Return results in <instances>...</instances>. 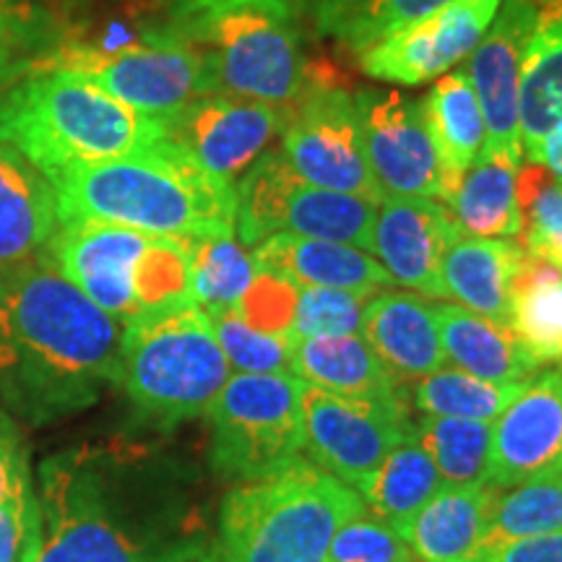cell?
<instances>
[{"instance_id":"7dc6e473","label":"cell","mask_w":562,"mask_h":562,"mask_svg":"<svg viewBox=\"0 0 562 562\" xmlns=\"http://www.w3.org/2000/svg\"><path fill=\"white\" fill-rule=\"evenodd\" d=\"M547 261H552L554 266H560V271H562V235L558 237V243L552 245V250H550V256H547Z\"/></svg>"},{"instance_id":"ab89813d","label":"cell","mask_w":562,"mask_h":562,"mask_svg":"<svg viewBox=\"0 0 562 562\" xmlns=\"http://www.w3.org/2000/svg\"><path fill=\"white\" fill-rule=\"evenodd\" d=\"M372 294L328 290V286H302L297 313H294V339L315 336H351L362 328V313Z\"/></svg>"},{"instance_id":"1f68e13d","label":"cell","mask_w":562,"mask_h":562,"mask_svg":"<svg viewBox=\"0 0 562 562\" xmlns=\"http://www.w3.org/2000/svg\"><path fill=\"white\" fill-rule=\"evenodd\" d=\"M446 3L448 0H307L315 30L357 55Z\"/></svg>"},{"instance_id":"8992f818","label":"cell","mask_w":562,"mask_h":562,"mask_svg":"<svg viewBox=\"0 0 562 562\" xmlns=\"http://www.w3.org/2000/svg\"><path fill=\"white\" fill-rule=\"evenodd\" d=\"M170 21L201 55L211 91L292 108L305 89L290 0H180Z\"/></svg>"},{"instance_id":"ba28073f","label":"cell","mask_w":562,"mask_h":562,"mask_svg":"<svg viewBox=\"0 0 562 562\" xmlns=\"http://www.w3.org/2000/svg\"><path fill=\"white\" fill-rule=\"evenodd\" d=\"M302 381L290 372H240L206 409L211 467L227 480L256 482L286 469L305 451Z\"/></svg>"},{"instance_id":"836d02e7","label":"cell","mask_w":562,"mask_h":562,"mask_svg":"<svg viewBox=\"0 0 562 562\" xmlns=\"http://www.w3.org/2000/svg\"><path fill=\"white\" fill-rule=\"evenodd\" d=\"M526 383H490L459 368H438L412 383L406 402L425 417L492 422L508 409Z\"/></svg>"},{"instance_id":"4316f807","label":"cell","mask_w":562,"mask_h":562,"mask_svg":"<svg viewBox=\"0 0 562 562\" xmlns=\"http://www.w3.org/2000/svg\"><path fill=\"white\" fill-rule=\"evenodd\" d=\"M526 159L554 123L562 121V0H539L521 66L518 91Z\"/></svg>"},{"instance_id":"e0dca14e","label":"cell","mask_w":562,"mask_h":562,"mask_svg":"<svg viewBox=\"0 0 562 562\" xmlns=\"http://www.w3.org/2000/svg\"><path fill=\"white\" fill-rule=\"evenodd\" d=\"M154 235L97 220L60 222L45 252L87 297L121 326L138 318L136 277Z\"/></svg>"},{"instance_id":"60d3db41","label":"cell","mask_w":562,"mask_h":562,"mask_svg":"<svg viewBox=\"0 0 562 562\" xmlns=\"http://www.w3.org/2000/svg\"><path fill=\"white\" fill-rule=\"evenodd\" d=\"M326 562H419L404 537L364 508L334 533Z\"/></svg>"},{"instance_id":"c3c4849f","label":"cell","mask_w":562,"mask_h":562,"mask_svg":"<svg viewBox=\"0 0 562 562\" xmlns=\"http://www.w3.org/2000/svg\"><path fill=\"white\" fill-rule=\"evenodd\" d=\"M203 562H209V560H206V558H203Z\"/></svg>"},{"instance_id":"9c48e42d","label":"cell","mask_w":562,"mask_h":562,"mask_svg":"<svg viewBox=\"0 0 562 562\" xmlns=\"http://www.w3.org/2000/svg\"><path fill=\"white\" fill-rule=\"evenodd\" d=\"M34 70H66L89 79L133 110L167 117L201 94H214L201 55L170 19L149 24L144 34L110 53L55 42Z\"/></svg>"},{"instance_id":"74e56055","label":"cell","mask_w":562,"mask_h":562,"mask_svg":"<svg viewBox=\"0 0 562 562\" xmlns=\"http://www.w3.org/2000/svg\"><path fill=\"white\" fill-rule=\"evenodd\" d=\"M516 201L521 211L518 243L531 256H550L562 235V182L537 161H521L516 170Z\"/></svg>"},{"instance_id":"bcb514c9","label":"cell","mask_w":562,"mask_h":562,"mask_svg":"<svg viewBox=\"0 0 562 562\" xmlns=\"http://www.w3.org/2000/svg\"><path fill=\"white\" fill-rule=\"evenodd\" d=\"M529 161L547 167L554 175V180L562 182V121H558L547 131V136L539 140V146L533 149Z\"/></svg>"},{"instance_id":"ffe728a7","label":"cell","mask_w":562,"mask_h":562,"mask_svg":"<svg viewBox=\"0 0 562 562\" xmlns=\"http://www.w3.org/2000/svg\"><path fill=\"white\" fill-rule=\"evenodd\" d=\"M362 339L398 383H414L446 362L435 305L422 294H372L362 313Z\"/></svg>"},{"instance_id":"f6af8a7d","label":"cell","mask_w":562,"mask_h":562,"mask_svg":"<svg viewBox=\"0 0 562 562\" xmlns=\"http://www.w3.org/2000/svg\"><path fill=\"white\" fill-rule=\"evenodd\" d=\"M30 476V469H26V456L24 448H21L16 427L11 425L9 419L0 414V503L16 490L21 480Z\"/></svg>"},{"instance_id":"b9f144b4","label":"cell","mask_w":562,"mask_h":562,"mask_svg":"<svg viewBox=\"0 0 562 562\" xmlns=\"http://www.w3.org/2000/svg\"><path fill=\"white\" fill-rule=\"evenodd\" d=\"M300 284L292 279L281 277V273L258 269L252 277L248 292L243 294L232 311L266 334H290L294 326V313H297L300 302Z\"/></svg>"},{"instance_id":"7402d4cb","label":"cell","mask_w":562,"mask_h":562,"mask_svg":"<svg viewBox=\"0 0 562 562\" xmlns=\"http://www.w3.org/2000/svg\"><path fill=\"white\" fill-rule=\"evenodd\" d=\"M258 269L281 273L300 286H328L360 294H378L396 284L375 258L344 243L311 240V237L277 232L252 248Z\"/></svg>"},{"instance_id":"3957f363","label":"cell","mask_w":562,"mask_h":562,"mask_svg":"<svg viewBox=\"0 0 562 562\" xmlns=\"http://www.w3.org/2000/svg\"><path fill=\"white\" fill-rule=\"evenodd\" d=\"M47 178L60 222L97 220L178 240L235 235V188L211 178L165 138Z\"/></svg>"},{"instance_id":"30bf717a","label":"cell","mask_w":562,"mask_h":562,"mask_svg":"<svg viewBox=\"0 0 562 562\" xmlns=\"http://www.w3.org/2000/svg\"><path fill=\"white\" fill-rule=\"evenodd\" d=\"M378 203L362 195L315 188L292 170L281 151L269 149L235 182V235L256 248L277 232L344 243L370 250Z\"/></svg>"},{"instance_id":"8fae6325","label":"cell","mask_w":562,"mask_h":562,"mask_svg":"<svg viewBox=\"0 0 562 562\" xmlns=\"http://www.w3.org/2000/svg\"><path fill=\"white\" fill-rule=\"evenodd\" d=\"M281 154L302 180L326 191L383 201L364 157L357 102L347 89L328 79H311L290 108Z\"/></svg>"},{"instance_id":"d590c367","label":"cell","mask_w":562,"mask_h":562,"mask_svg":"<svg viewBox=\"0 0 562 562\" xmlns=\"http://www.w3.org/2000/svg\"><path fill=\"white\" fill-rule=\"evenodd\" d=\"M552 531H562V474L516 484L510 492L501 490L492 505L484 547L490 552L513 539Z\"/></svg>"},{"instance_id":"603a6c76","label":"cell","mask_w":562,"mask_h":562,"mask_svg":"<svg viewBox=\"0 0 562 562\" xmlns=\"http://www.w3.org/2000/svg\"><path fill=\"white\" fill-rule=\"evenodd\" d=\"M501 490L492 484L442 487L402 531L419 562H484L487 524Z\"/></svg>"},{"instance_id":"6da1fadb","label":"cell","mask_w":562,"mask_h":562,"mask_svg":"<svg viewBox=\"0 0 562 562\" xmlns=\"http://www.w3.org/2000/svg\"><path fill=\"white\" fill-rule=\"evenodd\" d=\"M206 533L186 497L136 456L74 448L40 467L21 562H199Z\"/></svg>"},{"instance_id":"cb8c5ba5","label":"cell","mask_w":562,"mask_h":562,"mask_svg":"<svg viewBox=\"0 0 562 562\" xmlns=\"http://www.w3.org/2000/svg\"><path fill=\"white\" fill-rule=\"evenodd\" d=\"M526 250L518 240L459 235L440 263L446 297L484 318L510 326L513 281L524 266Z\"/></svg>"},{"instance_id":"d4e9b609","label":"cell","mask_w":562,"mask_h":562,"mask_svg":"<svg viewBox=\"0 0 562 562\" xmlns=\"http://www.w3.org/2000/svg\"><path fill=\"white\" fill-rule=\"evenodd\" d=\"M292 375L336 396L368 402H406V389L385 370L362 336L294 339Z\"/></svg>"},{"instance_id":"f1b7e54d","label":"cell","mask_w":562,"mask_h":562,"mask_svg":"<svg viewBox=\"0 0 562 562\" xmlns=\"http://www.w3.org/2000/svg\"><path fill=\"white\" fill-rule=\"evenodd\" d=\"M516 170L513 161L482 151L463 172L446 209L469 237H508L521 235V211L516 201Z\"/></svg>"},{"instance_id":"9a60e30c","label":"cell","mask_w":562,"mask_h":562,"mask_svg":"<svg viewBox=\"0 0 562 562\" xmlns=\"http://www.w3.org/2000/svg\"><path fill=\"white\" fill-rule=\"evenodd\" d=\"M364 157L385 195L442 199V172L422 100L389 89L355 94Z\"/></svg>"},{"instance_id":"83f0119b","label":"cell","mask_w":562,"mask_h":562,"mask_svg":"<svg viewBox=\"0 0 562 562\" xmlns=\"http://www.w3.org/2000/svg\"><path fill=\"white\" fill-rule=\"evenodd\" d=\"M427 131L442 172V206L451 199L463 172L474 165L484 149V115L467 70L442 74L430 94L422 100Z\"/></svg>"},{"instance_id":"5bb4252c","label":"cell","mask_w":562,"mask_h":562,"mask_svg":"<svg viewBox=\"0 0 562 562\" xmlns=\"http://www.w3.org/2000/svg\"><path fill=\"white\" fill-rule=\"evenodd\" d=\"M501 5L503 0H448L368 47L360 66L370 79L404 87L440 79L476 50Z\"/></svg>"},{"instance_id":"5b68a950","label":"cell","mask_w":562,"mask_h":562,"mask_svg":"<svg viewBox=\"0 0 562 562\" xmlns=\"http://www.w3.org/2000/svg\"><path fill=\"white\" fill-rule=\"evenodd\" d=\"M362 510L360 492L297 459L227 492L206 560L326 562L334 533Z\"/></svg>"},{"instance_id":"484cf974","label":"cell","mask_w":562,"mask_h":562,"mask_svg":"<svg viewBox=\"0 0 562 562\" xmlns=\"http://www.w3.org/2000/svg\"><path fill=\"white\" fill-rule=\"evenodd\" d=\"M446 360L469 375L490 383H529L539 364L503 323L476 315L461 305H435Z\"/></svg>"},{"instance_id":"d6986e66","label":"cell","mask_w":562,"mask_h":562,"mask_svg":"<svg viewBox=\"0 0 562 562\" xmlns=\"http://www.w3.org/2000/svg\"><path fill=\"white\" fill-rule=\"evenodd\" d=\"M463 235L442 203L414 195H383L372 222L370 250L396 284L422 297H446L440 263L448 245Z\"/></svg>"},{"instance_id":"52a82bcc","label":"cell","mask_w":562,"mask_h":562,"mask_svg":"<svg viewBox=\"0 0 562 562\" xmlns=\"http://www.w3.org/2000/svg\"><path fill=\"white\" fill-rule=\"evenodd\" d=\"M227 381L229 362L203 307H172L123 326L117 383L154 425L172 427L206 414Z\"/></svg>"},{"instance_id":"2e32d148","label":"cell","mask_w":562,"mask_h":562,"mask_svg":"<svg viewBox=\"0 0 562 562\" xmlns=\"http://www.w3.org/2000/svg\"><path fill=\"white\" fill-rule=\"evenodd\" d=\"M539 0H503L476 50L469 55L467 76L472 81L484 115V149L521 167V117H518V91H521L524 53L537 19Z\"/></svg>"},{"instance_id":"7c38bea8","label":"cell","mask_w":562,"mask_h":562,"mask_svg":"<svg viewBox=\"0 0 562 562\" xmlns=\"http://www.w3.org/2000/svg\"><path fill=\"white\" fill-rule=\"evenodd\" d=\"M302 438L315 467L360 490L385 456L412 435L406 402L336 396L311 383L300 393Z\"/></svg>"},{"instance_id":"f546056e","label":"cell","mask_w":562,"mask_h":562,"mask_svg":"<svg viewBox=\"0 0 562 562\" xmlns=\"http://www.w3.org/2000/svg\"><path fill=\"white\" fill-rule=\"evenodd\" d=\"M510 328L531 360L562 368V271L542 256L526 252L513 281Z\"/></svg>"},{"instance_id":"ac0fdd59","label":"cell","mask_w":562,"mask_h":562,"mask_svg":"<svg viewBox=\"0 0 562 562\" xmlns=\"http://www.w3.org/2000/svg\"><path fill=\"white\" fill-rule=\"evenodd\" d=\"M562 474V368L531 378L492 427L487 484L497 490Z\"/></svg>"},{"instance_id":"7bdbcfd3","label":"cell","mask_w":562,"mask_h":562,"mask_svg":"<svg viewBox=\"0 0 562 562\" xmlns=\"http://www.w3.org/2000/svg\"><path fill=\"white\" fill-rule=\"evenodd\" d=\"M34 516L32 480H21L16 490L0 503V562H21Z\"/></svg>"},{"instance_id":"4fadbf2b","label":"cell","mask_w":562,"mask_h":562,"mask_svg":"<svg viewBox=\"0 0 562 562\" xmlns=\"http://www.w3.org/2000/svg\"><path fill=\"white\" fill-rule=\"evenodd\" d=\"M290 108L232 94H201L161 117L165 140L224 186L235 182L284 133Z\"/></svg>"},{"instance_id":"7a4b0ae2","label":"cell","mask_w":562,"mask_h":562,"mask_svg":"<svg viewBox=\"0 0 562 562\" xmlns=\"http://www.w3.org/2000/svg\"><path fill=\"white\" fill-rule=\"evenodd\" d=\"M123 326L45 250L0 269V398L30 425L89 409L121 381Z\"/></svg>"},{"instance_id":"44dd1931","label":"cell","mask_w":562,"mask_h":562,"mask_svg":"<svg viewBox=\"0 0 562 562\" xmlns=\"http://www.w3.org/2000/svg\"><path fill=\"white\" fill-rule=\"evenodd\" d=\"M60 227L50 178L0 140V269L40 256Z\"/></svg>"},{"instance_id":"8d00e7d4","label":"cell","mask_w":562,"mask_h":562,"mask_svg":"<svg viewBox=\"0 0 562 562\" xmlns=\"http://www.w3.org/2000/svg\"><path fill=\"white\" fill-rule=\"evenodd\" d=\"M60 30L63 21L32 0H0V94L45 60Z\"/></svg>"},{"instance_id":"e575fe53","label":"cell","mask_w":562,"mask_h":562,"mask_svg":"<svg viewBox=\"0 0 562 562\" xmlns=\"http://www.w3.org/2000/svg\"><path fill=\"white\" fill-rule=\"evenodd\" d=\"M191 252L193 302L203 311L235 307L248 292L258 266L235 235H209L186 240Z\"/></svg>"},{"instance_id":"d6a6232c","label":"cell","mask_w":562,"mask_h":562,"mask_svg":"<svg viewBox=\"0 0 562 562\" xmlns=\"http://www.w3.org/2000/svg\"><path fill=\"white\" fill-rule=\"evenodd\" d=\"M412 438L430 456L446 487L487 484L492 422L422 417L412 422Z\"/></svg>"},{"instance_id":"277c9868","label":"cell","mask_w":562,"mask_h":562,"mask_svg":"<svg viewBox=\"0 0 562 562\" xmlns=\"http://www.w3.org/2000/svg\"><path fill=\"white\" fill-rule=\"evenodd\" d=\"M161 138L159 117L66 70H32L0 94V140L45 175L125 157Z\"/></svg>"},{"instance_id":"4dcf8cb0","label":"cell","mask_w":562,"mask_h":562,"mask_svg":"<svg viewBox=\"0 0 562 562\" xmlns=\"http://www.w3.org/2000/svg\"><path fill=\"white\" fill-rule=\"evenodd\" d=\"M442 487L446 482L435 469L432 459L409 435L402 446L385 456L381 467L357 492H360L364 508L402 533Z\"/></svg>"},{"instance_id":"f35d334b","label":"cell","mask_w":562,"mask_h":562,"mask_svg":"<svg viewBox=\"0 0 562 562\" xmlns=\"http://www.w3.org/2000/svg\"><path fill=\"white\" fill-rule=\"evenodd\" d=\"M206 313L214 323L216 339L229 368L237 372H290L292 375L294 336L258 331L232 307H214Z\"/></svg>"},{"instance_id":"ee69618b","label":"cell","mask_w":562,"mask_h":562,"mask_svg":"<svg viewBox=\"0 0 562 562\" xmlns=\"http://www.w3.org/2000/svg\"><path fill=\"white\" fill-rule=\"evenodd\" d=\"M484 562H562V531L513 539L490 550Z\"/></svg>"}]
</instances>
